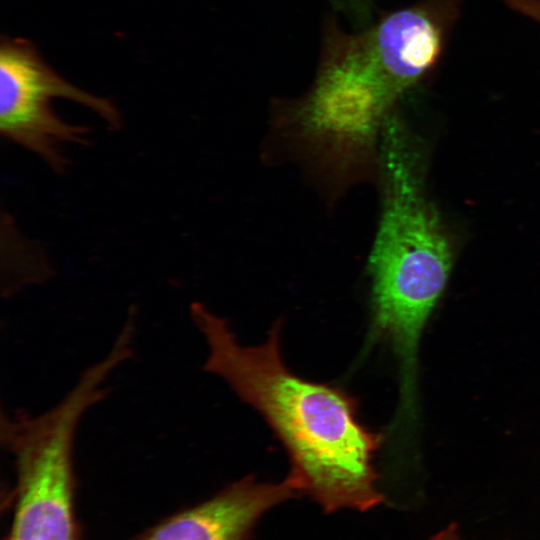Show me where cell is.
I'll use <instances>...</instances> for the list:
<instances>
[{
  "label": "cell",
  "instance_id": "6da1fadb",
  "mask_svg": "<svg viewBox=\"0 0 540 540\" xmlns=\"http://www.w3.org/2000/svg\"><path fill=\"white\" fill-rule=\"evenodd\" d=\"M208 346L203 370L221 377L264 419L285 449L288 476L326 511L369 510L383 502L375 458L383 434L364 425L358 401L331 384L292 372L281 351L282 321L266 340L241 344L229 323L202 303L190 307Z\"/></svg>",
  "mask_w": 540,
  "mask_h": 540
},
{
  "label": "cell",
  "instance_id": "5b68a950",
  "mask_svg": "<svg viewBox=\"0 0 540 540\" xmlns=\"http://www.w3.org/2000/svg\"><path fill=\"white\" fill-rule=\"evenodd\" d=\"M80 103L119 128L121 116L106 98L87 93L59 76L25 39L2 38L0 45V131L40 157L55 172L66 169L62 145L87 142L86 127L60 119L51 101Z\"/></svg>",
  "mask_w": 540,
  "mask_h": 540
},
{
  "label": "cell",
  "instance_id": "7a4b0ae2",
  "mask_svg": "<svg viewBox=\"0 0 540 540\" xmlns=\"http://www.w3.org/2000/svg\"><path fill=\"white\" fill-rule=\"evenodd\" d=\"M461 4L424 0L363 32H329L317 79L294 110L326 165L343 171L370 155L392 106L440 61Z\"/></svg>",
  "mask_w": 540,
  "mask_h": 540
},
{
  "label": "cell",
  "instance_id": "3957f363",
  "mask_svg": "<svg viewBox=\"0 0 540 540\" xmlns=\"http://www.w3.org/2000/svg\"><path fill=\"white\" fill-rule=\"evenodd\" d=\"M383 206L368 261L371 317L365 342H388L399 364L400 395L417 396L418 347L447 285L454 251L448 230L425 190L424 156L394 115L379 138Z\"/></svg>",
  "mask_w": 540,
  "mask_h": 540
},
{
  "label": "cell",
  "instance_id": "52a82bcc",
  "mask_svg": "<svg viewBox=\"0 0 540 540\" xmlns=\"http://www.w3.org/2000/svg\"><path fill=\"white\" fill-rule=\"evenodd\" d=\"M430 540H461L458 525L456 523L449 524Z\"/></svg>",
  "mask_w": 540,
  "mask_h": 540
},
{
  "label": "cell",
  "instance_id": "277c9868",
  "mask_svg": "<svg viewBox=\"0 0 540 540\" xmlns=\"http://www.w3.org/2000/svg\"><path fill=\"white\" fill-rule=\"evenodd\" d=\"M108 369L95 363L49 410L2 415L1 441L14 458L18 500L10 540H74L73 450L84 414L101 402Z\"/></svg>",
  "mask_w": 540,
  "mask_h": 540
},
{
  "label": "cell",
  "instance_id": "8992f818",
  "mask_svg": "<svg viewBox=\"0 0 540 540\" xmlns=\"http://www.w3.org/2000/svg\"><path fill=\"white\" fill-rule=\"evenodd\" d=\"M299 493L288 476L278 483L247 476L162 523L145 540H246L267 510Z\"/></svg>",
  "mask_w": 540,
  "mask_h": 540
}]
</instances>
